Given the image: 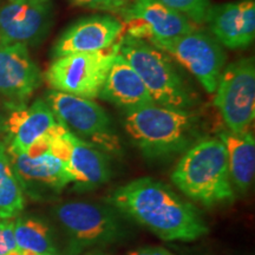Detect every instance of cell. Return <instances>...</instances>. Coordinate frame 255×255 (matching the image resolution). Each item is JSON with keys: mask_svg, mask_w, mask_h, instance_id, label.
Here are the masks:
<instances>
[{"mask_svg": "<svg viewBox=\"0 0 255 255\" xmlns=\"http://www.w3.org/2000/svg\"><path fill=\"white\" fill-rule=\"evenodd\" d=\"M220 139L227 150L228 169L232 183L241 193H246L254 181L255 139L253 133L222 132Z\"/></svg>", "mask_w": 255, "mask_h": 255, "instance_id": "cell-19", "label": "cell"}, {"mask_svg": "<svg viewBox=\"0 0 255 255\" xmlns=\"http://www.w3.org/2000/svg\"><path fill=\"white\" fill-rule=\"evenodd\" d=\"M119 53L141 77L155 104L174 109H190L195 104V96L163 51L127 34L120 41Z\"/></svg>", "mask_w": 255, "mask_h": 255, "instance_id": "cell-4", "label": "cell"}, {"mask_svg": "<svg viewBox=\"0 0 255 255\" xmlns=\"http://www.w3.org/2000/svg\"><path fill=\"white\" fill-rule=\"evenodd\" d=\"M4 122L7 154H24L41 137L52 131L58 123L44 100L38 98L30 105H9Z\"/></svg>", "mask_w": 255, "mask_h": 255, "instance_id": "cell-15", "label": "cell"}, {"mask_svg": "<svg viewBox=\"0 0 255 255\" xmlns=\"http://www.w3.org/2000/svg\"><path fill=\"white\" fill-rule=\"evenodd\" d=\"M149 44L171 56L201 83L207 92L216 91L226 63V53L215 38L202 31L167 40H150Z\"/></svg>", "mask_w": 255, "mask_h": 255, "instance_id": "cell-7", "label": "cell"}, {"mask_svg": "<svg viewBox=\"0 0 255 255\" xmlns=\"http://www.w3.org/2000/svg\"><path fill=\"white\" fill-rule=\"evenodd\" d=\"M55 215L72 244L79 248L113 242L121 234L116 216L94 203H63L56 207Z\"/></svg>", "mask_w": 255, "mask_h": 255, "instance_id": "cell-11", "label": "cell"}, {"mask_svg": "<svg viewBox=\"0 0 255 255\" xmlns=\"http://www.w3.org/2000/svg\"><path fill=\"white\" fill-rule=\"evenodd\" d=\"M46 103L53 115L70 131L100 149L115 152L121 150L120 139L115 133L109 115L92 100L49 90Z\"/></svg>", "mask_w": 255, "mask_h": 255, "instance_id": "cell-6", "label": "cell"}, {"mask_svg": "<svg viewBox=\"0 0 255 255\" xmlns=\"http://www.w3.org/2000/svg\"><path fill=\"white\" fill-rule=\"evenodd\" d=\"M124 128L148 157L177 154L190 148L200 136L196 114L155 103L126 110Z\"/></svg>", "mask_w": 255, "mask_h": 255, "instance_id": "cell-2", "label": "cell"}, {"mask_svg": "<svg viewBox=\"0 0 255 255\" xmlns=\"http://www.w3.org/2000/svg\"><path fill=\"white\" fill-rule=\"evenodd\" d=\"M51 25L50 0L9 1L0 8V45H38L46 38Z\"/></svg>", "mask_w": 255, "mask_h": 255, "instance_id": "cell-13", "label": "cell"}, {"mask_svg": "<svg viewBox=\"0 0 255 255\" xmlns=\"http://www.w3.org/2000/svg\"><path fill=\"white\" fill-rule=\"evenodd\" d=\"M124 33L122 20L113 15H90L79 19L60 34L53 45L52 58L72 53L96 52L119 43Z\"/></svg>", "mask_w": 255, "mask_h": 255, "instance_id": "cell-14", "label": "cell"}, {"mask_svg": "<svg viewBox=\"0 0 255 255\" xmlns=\"http://www.w3.org/2000/svg\"><path fill=\"white\" fill-rule=\"evenodd\" d=\"M15 248L17 242L14 237V220L0 219V255L7 254Z\"/></svg>", "mask_w": 255, "mask_h": 255, "instance_id": "cell-23", "label": "cell"}, {"mask_svg": "<svg viewBox=\"0 0 255 255\" xmlns=\"http://www.w3.org/2000/svg\"><path fill=\"white\" fill-rule=\"evenodd\" d=\"M215 105L232 132H247L255 117L254 58L239 59L222 71Z\"/></svg>", "mask_w": 255, "mask_h": 255, "instance_id": "cell-8", "label": "cell"}, {"mask_svg": "<svg viewBox=\"0 0 255 255\" xmlns=\"http://www.w3.org/2000/svg\"><path fill=\"white\" fill-rule=\"evenodd\" d=\"M70 1H71L73 5L81 6V7L115 12L111 0H70Z\"/></svg>", "mask_w": 255, "mask_h": 255, "instance_id": "cell-24", "label": "cell"}, {"mask_svg": "<svg viewBox=\"0 0 255 255\" xmlns=\"http://www.w3.org/2000/svg\"><path fill=\"white\" fill-rule=\"evenodd\" d=\"M157 1L184 15L195 25L206 23L207 14L212 6L209 0H157Z\"/></svg>", "mask_w": 255, "mask_h": 255, "instance_id": "cell-22", "label": "cell"}, {"mask_svg": "<svg viewBox=\"0 0 255 255\" xmlns=\"http://www.w3.org/2000/svg\"><path fill=\"white\" fill-rule=\"evenodd\" d=\"M52 131L41 137L24 154H8L23 190L30 195L50 191L58 193L69 183H72L65 163L53 155L49 148Z\"/></svg>", "mask_w": 255, "mask_h": 255, "instance_id": "cell-10", "label": "cell"}, {"mask_svg": "<svg viewBox=\"0 0 255 255\" xmlns=\"http://www.w3.org/2000/svg\"><path fill=\"white\" fill-rule=\"evenodd\" d=\"M5 255H37L36 253H33V252L31 251H26V250H21V248H15V250L8 252L7 254Z\"/></svg>", "mask_w": 255, "mask_h": 255, "instance_id": "cell-27", "label": "cell"}, {"mask_svg": "<svg viewBox=\"0 0 255 255\" xmlns=\"http://www.w3.org/2000/svg\"><path fill=\"white\" fill-rule=\"evenodd\" d=\"M206 23L219 44L232 50L245 49L255 37L254 0L210 6Z\"/></svg>", "mask_w": 255, "mask_h": 255, "instance_id": "cell-17", "label": "cell"}, {"mask_svg": "<svg viewBox=\"0 0 255 255\" xmlns=\"http://www.w3.org/2000/svg\"><path fill=\"white\" fill-rule=\"evenodd\" d=\"M17 247L37 255H57L53 235L49 225L33 216H17L14 220Z\"/></svg>", "mask_w": 255, "mask_h": 255, "instance_id": "cell-21", "label": "cell"}, {"mask_svg": "<svg viewBox=\"0 0 255 255\" xmlns=\"http://www.w3.org/2000/svg\"><path fill=\"white\" fill-rule=\"evenodd\" d=\"M41 82L43 75L26 46L0 45V95L6 104H25Z\"/></svg>", "mask_w": 255, "mask_h": 255, "instance_id": "cell-16", "label": "cell"}, {"mask_svg": "<svg viewBox=\"0 0 255 255\" xmlns=\"http://www.w3.org/2000/svg\"><path fill=\"white\" fill-rule=\"evenodd\" d=\"M120 41L107 50L72 53L53 59L45 72L51 90L88 100L98 98L111 63L119 53Z\"/></svg>", "mask_w": 255, "mask_h": 255, "instance_id": "cell-5", "label": "cell"}, {"mask_svg": "<svg viewBox=\"0 0 255 255\" xmlns=\"http://www.w3.org/2000/svg\"><path fill=\"white\" fill-rule=\"evenodd\" d=\"M127 34L143 40H167L196 30L195 24L157 0H133L122 11Z\"/></svg>", "mask_w": 255, "mask_h": 255, "instance_id": "cell-12", "label": "cell"}, {"mask_svg": "<svg viewBox=\"0 0 255 255\" xmlns=\"http://www.w3.org/2000/svg\"><path fill=\"white\" fill-rule=\"evenodd\" d=\"M49 148L65 163L72 183L78 188L94 189L109 181L111 171L107 155L76 136L59 121L50 136Z\"/></svg>", "mask_w": 255, "mask_h": 255, "instance_id": "cell-9", "label": "cell"}, {"mask_svg": "<svg viewBox=\"0 0 255 255\" xmlns=\"http://www.w3.org/2000/svg\"><path fill=\"white\" fill-rule=\"evenodd\" d=\"M9 1H31V0H9Z\"/></svg>", "mask_w": 255, "mask_h": 255, "instance_id": "cell-28", "label": "cell"}, {"mask_svg": "<svg viewBox=\"0 0 255 255\" xmlns=\"http://www.w3.org/2000/svg\"><path fill=\"white\" fill-rule=\"evenodd\" d=\"M110 203L164 241H194L208 233L193 205L151 177H141L117 188Z\"/></svg>", "mask_w": 255, "mask_h": 255, "instance_id": "cell-1", "label": "cell"}, {"mask_svg": "<svg viewBox=\"0 0 255 255\" xmlns=\"http://www.w3.org/2000/svg\"><path fill=\"white\" fill-rule=\"evenodd\" d=\"M115 12H121L126 6L129 4L130 0H111Z\"/></svg>", "mask_w": 255, "mask_h": 255, "instance_id": "cell-26", "label": "cell"}, {"mask_svg": "<svg viewBox=\"0 0 255 255\" xmlns=\"http://www.w3.org/2000/svg\"><path fill=\"white\" fill-rule=\"evenodd\" d=\"M98 97L124 110L154 103L144 83L122 55L117 53L111 63Z\"/></svg>", "mask_w": 255, "mask_h": 255, "instance_id": "cell-18", "label": "cell"}, {"mask_svg": "<svg viewBox=\"0 0 255 255\" xmlns=\"http://www.w3.org/2000/svg\"><path fill=\"white\" fill-rule=\"evenodd\" d=\"M25 206L24 190L4 143H0V219H14Z\"/></svg>", "mask_w": 255, "mask_h": 255, "instance_id": "cell-20", "label": "cell"}, {"mask_svg": "<svg viewBox=\"0 0 255 255\" xmlns=\"http://www.w3.org/2000/svg\"><path fill=\"white\" fill-rule=\"evenodd\" d=\"M171 180L201 205L215 206L234 200L227 150L220 138L201 139L188 148L175 167Z\"/></svg>", "mask_w": 255, "mask_h": 255, "instance_id": "cell-3", "label": "cell"}, {"mask_svg": "<svg viewBox=\"0 0 255 255\" xmlns=\"http://www.w3.org/2000/svg\"><path fill=\"white\" fill-rule=\"evenodd\" d=\"M128 255H175L165 250V248L161 247H144V248H138L130 252Z\"/></svg>", "mask_w": 255, "mask_h": 255, "instance_id": "cell-25", "label": "cell"}]
</instances>
